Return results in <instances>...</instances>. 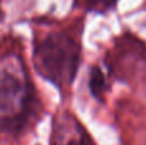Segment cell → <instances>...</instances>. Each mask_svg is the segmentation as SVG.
Instances as JSON below:
<instances>
[{"label": "cell", "mask_w": 146, "mask_h": 145, "mask_svg": "<svg viewBox=\"0 0 146 145\" xmlns=\"http://www.w3.org/2000/svg\"><path fill=\"white\" fill-rule=\"evenodd\" d=\"M32 59L36 72L64 94L78 73L82 44L68 31H51L33 44Z\"/></svg>", "instance_id": "7a4b0ae2"}, {"label": "cell", "mask_w": 146, "mask_h": 145, "mask_svg": "<svg viewBox=\"0 0 146 145\" xmlns=\"http://www.w3.org/2000/svg\"><path fill=\"white\" fill-rule=\"evenodd\" d=\"M38 100L35 86L19 58L0 63V130L19 135L37 114Z\"/></svg>", "instance_id": "6da1fadb"}, {"label": "cell", "mask_w": 146, "mask_h": 145, "mask_svg": "<svg viewBox=\"0 0 146 145\" xmlns=\"http://www.w3.org/2000/svg\"><path fill=\"white\" fill-rule=\"evenodd\" d=\"M66 145H94V144L91 143V140L88 139V136L83 134V135H80L76 139H71Z\"/></svg>", "instance_id": "5b68a950"}, {"label": "cell", "mask_w": 146, "mask_h": 145, "mask_svg": "<svg viewBox=\"0 0 146 145\" xmlns=\"http://www.w3.org/2000/svg\"><path fill=\"white\" fill-rule=\"evenodd\" d=\"M87 85L91 96L98 102H104L105 94L108 91V80L105 72L101 69L100 66L94 64L90 67Z\"/></svg>", "instance_id": "3957f363"}, {"label": "cell", "mask_w": 146, "mask_h": 145, "mask_svg": "<svg viewBox=\"0 0 146 145\" xmlns=\"http://www.w3.org/2000/svg\"><path fill=\"white\" fill-rule=\"evenodd\" d=\"M119 0H74L76 4H81L87 12L106 13L115 9Z\"/></svg>", "instance_id": "277c9868"}]
</instances>
